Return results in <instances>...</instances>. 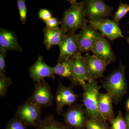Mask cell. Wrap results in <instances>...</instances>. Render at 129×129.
Returning a JSON list of instances; mask_svg holds the SVG:
<instances>
[{
  "label": "cell",
  "instance_id": "cb8c5ba5",
  "mask_svg": "<svg viewBox=\"0 0 129 129\" xmlns=\"http://www.w3.org/2000/svg\"><path fill=\"white\" fill-rule=\"evenodd\" d=\"M12 81L11 78L7 77L6 75H0V96H6L8 89L11 85Z\"/></svg>",
  "mask_w": 129,
  "mask_h": 129
},
{
  "label": "cell",
  "instance_id": "52a82bcc",
  "mask_svg": "<svg viewBox=\"0 0 129 129\" xmlns=\"http://www.w3.org/2000/svg\"><path fill=\"white\" fill-rule=\"evenodd\" d=\"M64 122L73 129H85L87 118L83 104L75 103L62 115Z\"/></svg>",
  "mask_w": 129,
  "mask_h": 129
},
{
  "label": "cell",
  "instance_id": "8fae6325",
  "mask_svg": "<svg viewBox=\"0 0 129 129\" xmlns=\"http://www.w3.org/2000/svg\"><path fill=\"white\" fill-rule=\"evenodd\" d=\"M73 78L71 82L74 85L81 86L86 82H90L88 70L81 53L70 59Z\"/></svg>",
  "mask_w": 129,
  "mask_h": 129
},
{
  "label": "cell",
  "instance_id": "6da1fadb",
  "mask_svg": "<svg viewBox=\"0 0 129 129\" xmlns=\"http://www.w3.org/2000/svg\"><path fill=\"white\" fill-rule=\"evenodd\" d=\"M125 70V66L120 62L117 68L113 70L101 82V87L107 91L115 105L121 101L127 91Z\"/></svg>",
  "mask_w": 129,
  "mask_h": 129
},
{
  "label": "cell",
  "instance_id": "8992f818",
  "mask_svg": "<svg viewBox=\"0 0 129 129\" xmlns=\"http://www.w3.org/2000/svg\"><path fill=\"white\" fill-rule=\"evenodd\" d=\"M41 114V108L27 100L18 107L16 116L27 126L36 128L42 120Z\"/></svg>",
  "mask_w": 129,
  "mask_h": 129
},
{
  "label": "cell",
  "instance_id": "d6a6232c",
  "mask_svg": "<svg viewBox=\"0 0 129 129\" xmlns=\"http://www.w3.org/2000/svg\"><path fill=\"white\" fill-rule=\"evenodd\" d=\"M128 23L129 24V22H128ZM128 34H129V32H128Z\"/></svg>",
  "mask_w": 129,
  "mask_h": 129
},
{
  "label": "cell",
  "instance_id": "7a4b0ae2",
  "mask_svg": "<svg viewBox=\"0 0 129 129\" xmlns=\"http://www.w3.org/2000/svg\"><path fill=\"white\" fill-rule=\"evenodd\" d=\"M71 6L64 12L60 22V28L67 33L74 32L81 29L88 24L85 12L83 2L69 1Z\"/></svg>",
  "mask_w": 129,
  "mask_h": 129
},
{
  "label": "cell",
  "instance_id": "83f0119b",
  "mask_svg": "<svg viewBox=\"0 0 129 129\" xmlns=\"http://www.w3.org/2000/svg\"><path fill=\"white\" fill-rule=\"evenodd\" d=\"M43 22L46 24V27L51 29H57L59 28L60 21L56 18L52 17L48 20Z\"/></svg>",
  "mask_w": 129,
  "mask_h": 129
},
{
  "label": "cell",
  "instance_id": "ffe728a7",
  "mask_svg": "<svg viewBox=\"0 0 129 129\" xmlns=\"http://www.w3.org/2000/svg\"><path fill=\"white\" fill-rule=\"evenodd\" d=\"M35 129H73L67 124L57 120L51 114L42 119Z\"/></svg>",
  "mask_w": 129,
  "mask_h": 129
},
{
  "label": "cell",
  "instance_id": "7c38bea8",
  "mask_svg": "<svg viewBox=\"0 0 129 129\" xmlns=\"http://www.w3.org/2000/svg\"><path fill=\"white\" fill-rule=\"evenodd\" d=\"M60 54L58 59H70L81 53L75 32L67 34L59 44Z\"/></svg>",
  "mask_w": 129,
  "mask_h": 129
},
{
  "label": "cell",
  "instance_id": "ac0fdd59",
  "mask_svg": "<svg viewBox=\"0 0 129 129\" xmlns=\"http://www.w3.org/2000/svg\"><path fill=\"white\" fill-rule=\"evenodd\" d=\"M43 32L44 45L47 50L54 46L59 45L67 35L60 28L57 29H51L46 27L44 28Z\"/></svg>",
  "mask_w": 129,
  "mask_h": 129
},
{
  "label": "cell",
  "instance_id": "484cf974",
  "mask_svg": "<svg viewBox=\"0 0 129 129\" xmlns=\"http://www.w3.org/2000/svg\"><path fill=\"white\" fill-rule=\"evenodd\" d=\"M17 3L19 12L20 21L21 23L25 25L27 13V8L25 4V0H17Z\"/></svg>",
  "mask_w": 129,
  "mask_h": 129
},
{
  "label": "cell",
  "instance_id": "3957f363",
  "mask_svg": "<svg viewBox=\"0 0 129 129\" xmlns=\"http://www.w3.org/2000/svg\"><path fill=\"white\" fill-rule=\"evenodd\" d=\"M81 86L83 89V104L87 118L98 119L106 121L100 114L98 109V96L99 90L101 88V86L95 81L85 82Z\"/></svg>",
  "mask_w": 129,
  "mask_h": 129
},
{
  "label": "cell",
  "instance_id": "f546056e",
  "mask_svg": "<svg viewBox=\"0 0 129 129\" xmlns=\"http://www.w3.org/2000/svg\"><path fill=\"white\" fill-rule=\"evenodd\" d=\"M125 120L126 122L127 129H129V112L127 111L124 117Z\"/></svg>",
  "mask_w": 129,
  "mask_h": 129
},
{
  "label": "cell",
  "instance_id": "603a6c76",
  "mask_svg": "<svg viewBox=\"0 0 129 129\" xmlns=\"http://www.w3.org/2000/svg\"><path fill=\"white\" fill-rule=\"evenodd\" d=\"M129 11V6L127 4L120 2L117 11L114 13L113 22L119 26V22Z\"/></svg>",
  "mask_w": 129,
  "mask_h": 129
},
{
  "label": "cell",
  "instance_id": "5b68a950",
  "mask_svg": "<svg viewBox=\"0 0 129 129\" xmlns=\"http://www.w3.org/2000/svg\"><path fill=\"white\" fill-rule=\"evenodd\" d=\"M86 18L98 20L112 17L113 7L109 6L102 0H87L83 1Z\"/></svg>",
  "mask_w": 129,
  "mask_h": 129
},
{
  "label": "cell",
  "instance_id": "4fadbf2b",
  "mask_svg": "<svg viewBox=\"0 0 129 129\" xmlns=\"http://www.w3.org/2000/svg\"><path fill=\"white\" fill-rule=\"evenodd\" d=\"M91 51L93 56L104 61L107 66L116 60L110 42L102 35L92 47Z\"/></svg>",
  "mask_w": 129,
  "mask_h": 129
},
{
  "label": "cell",
  "instance_id": "44dd1931",
  "mask_svg": "<svg viewBox=\"0 0 129 129\" xmlns=\"http://www.w3.org/2000/svg\"><path fill=\"white\" fill-rule=\"evenodd\" d=\"M85 129H111L106 121L95 118H87Z\"/></svg>",
  "mask_w": 129,
  "mask_h": 129
},
{
  "label": "cell",
  "instance_id": "9a60e30c",
  "mask_svg": "<svg viewBox=\"0 0 129 129\" xmlns=\"http://www.w3.org/2000/svg\"><path fill=\"white\" fill-rule=\"evenodd\" d=\"M83 58L88 70L89 82L104 78V73L107 67L104 61L88 53H86Z\"/></svg>",
  "mask_w": 129,
  "mask_h": 129
},
{
  "label": "cell",
  "instance_id": "7402d4cb",
  "mask_svg": "<svg viewBox=\"0 0 129 129\" xmlns=\"http://www.w3.org/2000/svg\"><path fill=\"white\" fill-rule=\"evenodd\" d=\"M111 124V129H127L124 117L121 111H119L117 117L109 120Z\"/></svg>",
  "mask_w": 129,
  "mask_h": 129
},
{
  "label": "cell",
  "instance_id": "277c9868",
  "mask_svg": "<svg viewBox=\"0 0 129 129\" xmlns=\"http://www.w3.org/2000/svg\"><path fill=\"white\" fill-rule=\"evenodd\" d=\"M53 99L50 86L44 79L35 83L33 94L27 101L42 109L52 106Z\"/></svg>",
  "mask_w": 129,
  "mask_h": 129
},
{
  "label": "cell",
  "instance_id": "d6986e66",
  "mask_svg": "<svg viewBox=\"0 0 129 129\" xmlns=\"http://www.w3.org/2000/svg\"><path fill=\"white\" fill-rule=\"evenodd\" d=\"M70 59H58L57 63L53 67L55 74L63 78H67L70 81L73 78L72 67Z\"/></svg>",
  "mask_w": 129,
  "mask_h": 129
},
{
  "label": "cell",
  "instance_id": "f1b7e54d",
  "mask_svg": "<svg viewBox=\"0 0 129 129\" xmlns=\"http://www.w3.org/2000/svg\"><path fill=\"white\" fill-rule=\"evenodd\" d=\"M39 17L42 21L48 20L52 17V14L48 9H41L39 12Z\"/></svg>",
  "mask_w": 129,
  "mask_h": 129
},
{
  "label": "cell",
  "instance_id": "d4e9b609",
  "mask_svg": "<svg viewBox=\"0 0 129 129\" xmlns=\"http://www.w3.org/2000/svg\"><path fill=\"white\" fill-rule=\"evenodd\" d=\"M5 129H28L27 126L15 116L6 124Z\"/></svg>",
  "mask_w": 129,
  "mask_h": 129
},
{
  "label": "cell",
  "instance_id": "5bb4252c",
  "mask_svg": "<svg viewBox=\"0 0 129 129\" xmlns=\"http://www.w3.org/2000/svg\"><path fill=\"white\" fill-rule=\"evenodd\" d=\"M28 72L34 83L40 82L45 78L55 79L53 67L47 64L41 56L38 57L36 61L29 69Z\"/></svg>",
  "mask_w": 129,
  "mask_h": 129
},
{
  "label": "cell",
  "instance_id": "ba28073f",
  "mask_svg": "<svg viewBox=\"0 0 129 129\" xmlns=\"http://www.w3.org/2000/svg\"><path fill=\"white\" fill-rule=\"evenodd\" d=\"M102 35L90 24H86L76 34L81 53L91 51L93 47Z\"/></svg>",
  "mask_w": 129,
  "mask_h": 129
},
{
  "label": "cell",
  "instance_id": "1f68e13d",
  "mask_svg": "<svg viewBox=\"0 0 129 129\" xmlns=\"http://www.w3.org/2000/svg\"><path fill=\"white\" fill-rule=\"evenodd\" d=\"M125 39H126V40H127V42H128L129 45V37H128V38H126Z\"/></svg>",
  "mask_w": 129,
  "mask_h": 129
},
{
  "label": "cell",
  "instance_id": "30bf717a",
  "mask_svg": "<svg viewBox=\"0 0 129 129\" xmlns=\"http://www.w3.org/2000/svg\"><path fill=\"white\" fill-rule=\"evenodd\" d=\"M88 24L94 27L104 37L111 41L124 38L119 26L109 18L98 20H89Z\"/></svg>",
  "mask_w": 129,
  "mask_h": 129
},
{
  "label": "cell",
  "instance_id": "9c48e42d",
  "mask_svg": "<svg viewBox=\"0 0 129 129\" xmlns=\"http://www.w3.org/2000/svg\"><path fill=\"white\" fill-rule=\"evenodd\" d=\"M80 96L74 92L72 86H65L59 81L55 96L56 110L58 114L62 115L64 106L70 107L75 104Z\"/></svg>",
  "mask_w": 129,
  "mask_h": 129
},
{
  "label": "cell",
  "instance_id": "e0dca14e",
  "mask_svg": "<svg viewBox=\"0 0 129 129\" xmlns=\"http://www.w3.org/2000/svg\"><path fill=\"white\" fill-rule=\"evenodd\" d=\"M0 48L8 50L22 51V48L19 44L16 35L13 31L0 28Z\"/></svg>",
  "mask_w": 129,
  "mask_h": 129
},
{
  "label": "cell",
  "instance_id": "4316f807",
  "mask_svg": "<svg viewBox=\"0 0 129 129\" xmlns=\"http://www.w3.org/2000/svg\"><path fill=\"white\" fill-rule=\"evenodd\" d=\"M7 51L0 48V75H5L6 64L5 61Z\"/></svg>",
  "mask_w": 129,
  "mask_h": 129
},
{
  "label": "cell",
  "instance_id": "2e32d148",
  "mask_svg": "<svg viewBox=\"0 0 129 129\" xmlns=\"http://www.w3.org/2000/svg\"><path fill=\"white\" fill-rule=\"evenodd\" d=\"M113 103L112 98L108 93L99 92L98 96V111L106 122L115 117Z\"/></svg>",
  "mask_w": 129,
  "mask_h": 129
},
{
  "label": "cell",
  "instance_id": "4dcf8cb0",
  "mask_svg": "<svg viewBox=\"0 0 129 129\" xmlns=\"http://www.w3.org/2000/svg\"><path fill=\"white\" fill-rule=\"evenodd\" d=\"M126 109L127 111L129 112V99L127 101L126 103Z\"/></svg>",
  "mask_w": 129,
  "mask_h": 129
}]
</instances>
